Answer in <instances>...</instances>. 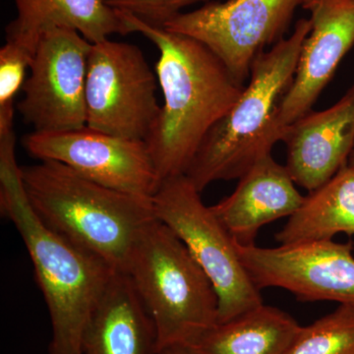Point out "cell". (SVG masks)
I'll list each match as a JSON object with an SVG mask.
<instances>
[{"mask_svg": "<svg viewBox=\"0 0 354 354\" xmlns=\"http://www.w3.org/2000/svg\"><path fill=\"white\" fill-rule=\"evenodd\" d=\"M0 207L24 241L48 306V354H82L88 323L118 271L41 223L28 200L14 153L0 157Z\"/></svg>", "mask_w": 354, "mask_h": 354, "instance_id": "2", "label": "cell"}, {"mask_svg": "<svg viewBox=\"0 0 354 354\" xmlns=\"http://www.w3.org/2000/svg\"><path fill=\"white\" fill-rule=\"evenodd\" d=\"M237 252L259 290L279 288L302 301H333L354 307V256L351 242L333 239L262 248L241 246Z\"/></svg>", "mask_w": 354, "mask_h": 354, "instance_id": "10", "label": "cell"}, {"mask_svg": "<svg viewBox=\"0 0 354 354\" xmlns=\"http://www.w3.org/2000/svg\"><path fill=\"white\" fill-rule=\"evenodd\" d=\"M300 328L290 314L263 304L216 324L187 348L195 354H286Z\"/></svg>", "mask_w": 354, "mask_h": 354, "instance_id": "17", "label": "cell"}, {"mask_svg": "<svg viewBox=\"0 0 354 354\" xmlns=\"http://www.w3.org/2000/svg\"><path fill=\"white\" fill-rule=\"evenodd\" d=\"M305 196L295 187L286 165L268 156L239 178L230 196L212 206L215 215L236 243L255 245L261 228L292 216Z\"/></svg>", "mask_w": 354, "mask_h": 354, "instance_id": "14", "label": "cell"}, {"mask_svg": "<svg viewBox=\"0 0 354 354\" xmlns=\"http://www.w3.org/2000/svg\"><path fill=\"white\" fill-rule=\"evenodd\" d=\"M311 31L305 39L293 82L281 111V129L312 111L354 46V0H302Z\"/></svg>", "mask_w": 354, "mask_h": 354, "instance_id": "12", "label": "cell"}, {"mask_svg": "<svg viewBox=\"0 0 354 354\" xmlns=\"http://www.w3.org/2000/svg\"><path fill=\"white\" fill-rule=\"evenodd\" d=\"M301 1H209L196 10L176 14L160 27L197 39L225 65L237 82L245 86L256 58L268 46L285 39Z\"/></svg>", "mask_w": 354, "mask_h": 354, "instance_id": "8", "label": "cell"}, {"mask_svg": "<svg viewBox=\"0 0 354 354\" xmlns=\"http://www.w3.org/2000/svg\"><path fill=\"white\" fill-rule=\"evenodd\" d=\"M311 31L300 19L288 39L261 53L249 84L232 109L209 129L185 176L202 192L209 184L239 179L256 162L272 155L283 138L279 111L295 78L300 51Z\"/></svg>", "mask_w": 354, "mask_h": 354, "instance_id": "4", "label": "cell"}, {"mask_svg": "<svg viewBox=\"0 0 354 354\" xmlns=\"http://www.w3.org/2000/svg\"><path fill=\"white\" fill-rule=\"evenodd\" d=\"M23 144L32 157L67 165L88 180L120 192L153 198L162 183L148 145L141 140L86 127L70 131H34Z\"/></svg>", "mask_w": 354, "mask_h": 354, "instance_id": "11", "label": "cell"}, {"mask_svg": "<svg viewBox=\"0 0 354 354\" xmlns=\"http://www.w3.org/2000/svg\"><path fill=\"white\" fill-rule=\"evenodd\" d=\"M185 174L160 183L153 196L158 220L171 228L213 283L218 323L264 304L235 246L234 239Z\"/></svg>", "mask_w": 354, "mask_h": 354, "instance_id": "6", "label": "cell"}, {"mask_svg": "<svg viewBox=\"0 0 354 354\" xmlns=\"http://www.w3.org/2000/svg\"><path fill=\"white\" fill-rule=\"evenodd\" d=\"M21 172L30 205L48 230L127 272L142 232L157 218L153 198L111 189L53 160Z\"/></svg>", "mask_w": 354, "mask_h": 354, "instance_id": "3", "label": "cell"}, {"mask_svg": "<svg viewBox=\"0 0 354 354\" xmlns=\"http://www.w3.org/2000/svg\"><path fill=\"white\" fill-rule=\"evenodd\" d=\"M17 15L6 27V41L35 53L46 30L65 27L76 30L92 44L114 34L132 32L120 11L106 0H14Z\"/></svg>", "mask_w": 354, "mask_h": 354, "instance_id": "16", "label": "cell"}, {"mask_svg": "<svg viewBox=\"0 0 354 354\" xmlns=\"http://www.w3.org/2000/svg\"><path fill=\"white\" fill-rule=\"evenodd\" d=\"M157 354H195L187 346H171L158 351Z\"/></svg>", "mask_w": 354, "mask_h": 354, "instance_id": "22", "label": "cell"}, {"mask_svg": "<svg viewBox=\"0 0 354 354\" xmlns=\"http://www.w3.org/2000/svg\"><path fill=\"white\" fill-rule=\"evenodd\" d=\"M286 167L308 192L348 164L354 149V84L330 108L309 111L283 129Z\"/></svg>", "mask_w": 354, "mask_h": 354, "instance_id": "13", "label": "cell"}, {"mask_svg": "<svg viewBox=\"0 0 354 354\" xmlns=\"http://www.w3.org/2000/svg\"><path fill=\"white\" fill-rule=\"evenodd\" d=\"M209 0H106L109 6L131 13L150 24L162 26L185 7Z\"/></svg>", "mask_w": 354, "mask_h": 354, "instance_id": "21", "label": "cell"}, {"mask_svg": "<svg viewBox=\"0 0 354 354\" xmlns=\"http://www.w3.org/2000/svg\"><path fill=\"white\" fill-rule=\"evenodd\" d=\"M157 330L127 272H114L95 310L82 354H157Z\"/></svg>", "mask_w": 354, "mask_h": 354, "instance_id": "15", "label": "cell"}, {"mask_svg": "<svg viewBox=\"0 0 354 354\" xmlns=\"http://www.w3.org/2000/svg\"><path fill=\"white\" fill-rule=\"evenodd\" d=\"M118 11L132 32H141L160 53L156 73L164 104L145 141L158 176L162 181L185 174L209 129L245 86L197 39Z\"/></svg>", "mask_w": 354, "mask_h": 354, "instance_id": "1", "label": "cell"}, {"mask_svg": "<svg viewBox=\"0 0 354 354\" xmlns=\"http://www.w3.org/2000/svg\"><path fill=\"white\" fill-rule=\"evenodd\" d=\"M127 274L152 318L158 351L190 346L218 323L213 283L183 242L158 218L142 232Z\"/></svg>", "mask_w": 354, "mask_h": 354, "instance_id": "5", "label": "cell"}, {"mask_svg": "<svg viewBox=\"0 0 354 354\" xmlns=\"http://www.w3.org/2000/svg\"><path fill=\"white\" fill-rule=\"evenodd\" d=\"M348 165H354V149L353 153H351V157H349Z\"/></svg>", "mask_w": 354, "mask_h": 354, "instance_id": "23", "label": "cell"}, {"mask_svg": "<svg viewBox=\"0 0 354 354\" xmlns=\"http://www.w3.org/2000/svg\"><path fill=\"white\" fill-rule=\"evenodd\" d=\"M92 44L70 28H50L39 37L31 73L23 86L24 97L17 106L35 131L86 127V81Z\"/></svg>", "mask_w": 354, "mask_h": 354, "instance_id": "9", "label": "cell"}, {"mask_svg": "<svg viewBox=\"0 0 354 354\" xmlns=\"http://www.w3.org/2000/svg\"><path fill=\"white\" fill-rule=\"evenodd\" d=\"M157 80L138 46L109 39L93 44L86 81V127L146 141L162 108Z\"/></svg>", "mask_w": 354, "mask_h": 354, "instance_id": "7", "label": "cell"}, {"mask_svg": "<svg viewBox=\"0 0 354 354\" xmlns=\"http://www.w3.org/2000/svg\"><path fill=\"white\" fill-rule=\"evenodd\" d=\"M34 53L25 46L6 41L0 50V133L12 131L14 101L25 84Z\"/></svg>", "mask_w": 354, "mask_h": 354, "instance_id": "20", "label": "cell"}, {"mask_svg": "<svg viewBox=\"0 0 354 354\" xmlns=\"http://www.w3.org/2000/svg\"><path fill=\"white\" fill-rule=\"evenodd\" d=\"M337 234L354 235V165L304 197L300 208L276 234L279 245L330 241Z\"/></svg>", "mask_w": 354, "mask_h": 354, "instance_id": "18", "label": "cell"}, {"mask_svg": "<svg viewBox=\"0 0 354 354\" xmlns=\"http://www.w3.org/2000/svg\"><path fill=\"white\" fill-rule=\"evenodd\" d=\"M286 354H354V307L339 305L300 328Z\"/></svg>", "mask_w": 354, "mask_h": 354, "instance_id": "19", "label": "cell"}]
</instances>
